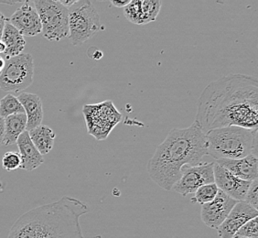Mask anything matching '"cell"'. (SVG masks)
I'll return each mask as SVG.
<instances>
[{"instance_id": "obj_1", "label": "cell", "mask_w": 258, "mask_h": 238, "mask_svg": "<svg viewBox=\"0 0 258 238\" xmlns=\"http://www.w3.org/2000/svg\"><path fill=\"white\" fill-rule=\"evenodd\" d=\"M194 123L205 134L230 126L257 129V79L233 74L210 83L199 98Z\"/></svg>"}, {"instance_id": "obj_2", "label": "cell", "mask_w": 258, "mask_h": 238, "mask_svg": "<svg viewBox=\"0 0 258 238\" xmlns=\"http://www.w3.org/2000/svg\"><path fill=\"white\" fill-rule=\"evenodd\" d=\"M207 153L205 133L196 123L186 129H174L158 146L148 164L150 178L170 192L179 181L184 166L201 163Z\"/></svg>"}, {"instance_id": "obj_3", "label": "cell", "mask_w": 258, "mask_h": 238, "mask_svg": "<svg viewBox=\"0 0 258 238\" xmlns=\"http://www.w3.org/2000/svg\"><path fill=\"white\" fill-rule=\"evenodd\" d=\"M88 212L85 203L63 196L22 214L8 238H84L80 218Z\"/></svg>"}, {"instance_id": "obj_4", "label": "cell", "mask_w": 258, "mask_h": 238, "mask_svg": "<svg viewBox=\"0 0 258 238\" xmlns=\"http://www.w3.org/2000/svg\"><path fill=\"white\" fill-rule=\"evenodd\" d=\"M205 139L207 153L216 160L257 156V129L230 126L209 131Z\"/></svg>"}, {"instance_id": "obj_5", "label": "cell", "mask_w": 258, "mask_h": 238, "mask_svg": "<svg viewBox=\"0 0 258 238\" xmlns=\"http://www.w3.org/2000/svg\"><path fill=\"white\" fill-rule=\"evenodd\" d=\"M104 30L98 11L89 0L76 1L69 9V40L81 46L97 32Z\"/></svg>"}, {"instance_id": "obj_6", "label": "cell", "mask_w": 258, "mask_h": 238, "mask_svg": "<svg viewBox=\"0 0 258 238\" xmlns=\"http://www.w3.org/2000/svg\"><path fill=\"white\" fill-rule=\"evenodd\" d=\"M35 9L41 22V33L47 40H58L69 35V10L54 0H36Z\"/></svg>"}, {"instance_id": "obj_7", "label": "cell", "mask_w": 258, "mask_h": 238, "mask_svg": "<svg viewBox=\"0 0 258 238\" xmlns=\"http://www.w3.org/2000/svg\"><path fill=\"white\" fill-rule=\"evenodd\" d=\"M34 64L30 53L6 60L5 66L0 74V89L5 92H20L30 87L33 82Z\"/></svg>"}, {"instance_id": "obj_8", "label": "cell", "mask_w": 258, "mask_h": 238, "mask_svg": "<svg viewBox=\"0 0 258 238\" xmlns=\"http://www.w3.org/2000/svg\"><path fill=\"white\" fill-rule=\"evenodd\" d=\"M83 113L88 133L98 140H104L122 119V114L114 107L112 101L100 104H86Z\"/></svg>"}, {"instance_id": "obj_9", "label": "cell", "mask_w": 258, "mask_h": 238, "mask_svg": "<svg viewBox=\"0 0 258 238\" xmlns=\"http://www.w3.org/2000/svg\"><path fill=\"white\" fill-rule=\"evenodd\" d=\"M214 162L184 166L180 178L172 190L185 197L188 194H194L203 185L214 184Z\"/></svg>"}, {"instance_id": "obj_10", "label": "cell", "mask_w": 258, "mask_h": 238, "mask_svg": "<svg viewBox=\"0 0 258 238\" xmlns=\"http://www.w3.org/2000/svg\"><path fill=\"white\" fill-rule=\"evenodd\" d=\"M237 203L219 190L216 197L212 202L202 205L201 217L203 222L210 228H218Z\"/></svg>"}, {"instance_id": "obj_11", "label": "cell", "mask_w": 258, "mask_h": 238, "mask_svg": "<svg viewBox=\"0 0 258 238\" xmlns=\"http://www.w3.org/2000/svg\"><path fill=\"white\" fill-rule=\"evenodd\" d=\"M214 184L219 190L236 202H243L251 182L236 177L217 162H214Z\"/></svg>"}, {"instance_id": "obj_12", "label": "cell", "mask_w": 258, "mask_h": 238, "mask_svg": "<svg viewBox=\"0 0 258 238\" xmlns=\"http://www.w3.org/2000/svg\"><path fill=\"white\" fill-rule=\"evenodd\" d=\"M258 211L244 202H238L233 206L228 216L217 230L220 238H233L235 233L250 220L257 217Z\"/></svg>"}, {"instance_id": "obj_13", "label": "cell", "mask_w": 258, "mask_h": 238, "mask_svg": "<svg viewBox=\"0 0 258 238\" xmlns=\"http://www.w3.org/2000/svg\"><path fill=\"white\" fill-rule=\"evenodd\" d=\"M11 25L15 27L22 36L33 37L41 33L40 17L30 1H25L23 5L16 10L9 20Z\"/></svg>"}, {"instance_id": "obj_14", "label": "cell", "mask_w": 258, "mask_h": 238, "mask_svg": "<svg viewBox=\"0 0 258 238\" xmlns=\"http://www.w3.org/2000/svg\"><path fill=\"white\" fill-rule=\"evenodd\" d=\"M216 162L243 181L253 182V180L257 178V156H254L253 154L243 159H221Z\"/></svg>"}, {"instance_id": "obj_15", "label": "cell", "mask_w": 258, "mask_h": 238, "mask_svg": "<svg viewBox=\"0 0 258 238\" xmlns=\"http://www.w3.org/2000/svg\"><path fill=\"white\" fill-rule=\"evenodd\" d=\"M16 143L18 145L21 159V169L26 171H31L43 164V156L35 148L28 131L20 135Z\"/></svg>"}, {"instance_id": "obj_16", "label": "cell", "mask_w": 258, "mask_h": 238, "mask_svg": "<svg viewBox=\"0 0 258 238\" xmlns=\"http://www.w3.org/2000/svg\"><path fill=\"white\" fill-rule=\"evenodd\" d=\"M18 99L22 104L27 116L26 131L30 132L40 127L43 119V107L40 97L37 94L22 93L18 96Z\"/></svg>"}, {"instance_id": "obj_17", "label": "cell", "mask_w": 258, "mask_h": 238, "mask_svg": "<svg viewBox=\"0 0 258 238\" xmlns=\"http://www.w3.org/2000/svg\"><path fill=\"white\" fill-rule=\"evenodd\" d=\"M1 40L5 44L6 50L3 54L7 60L21 54L25 49L26 40L24 36H22L15 27L8 21L1 36Z\"/></svg>"}, {"instance_id": "obj_18", "label": "cell", "mask_w": 258, "mask_h": 238, "mask_svg": "<svg viewBox=\"0 0 258 238\" xmlns=\"http://www.w3.org/2000/svg\"><path fill=\"white\" fill-rule=\"evenodd\" d=\"M29 134L35 148L42 156L49 153L53 148L55 133L48 126L40 125V127L30 130Z\"/></svg>"}, {"instance_id": "obj_19", "label": "cell", "mask_w": 258, "mask_h": 238, "mask_svg": "<svg viewBox=\"0 0 258 238\" xmlns=\"http://www.w3.org/2000/svg\"><path fill=\"white\" fill-rule=\"evenodd\" d=\"M27 116L25 114H12L5 118V138L3 145L16 143L20 135L26 131Z\"/></svg>"}, {"instance_id": "obj_20", "label": "cell", "mask_w": 258, "mask_h": 238, "mask_svg": "<svg viewBox=\"0 0 258 238\" xmlns=\"http://www.w3.org/2000/svg\"><path fill=\"white\" fill-rule=\"evenodd\" d=\"M25 114L22 104L18 97L13 94H8L0 100V116L5 119L12 114Z\"/></svg>"}, {"instance_id": "obj_21", "label": "cell", "mask_w": 258, "mask_h": 238, "mask_svg": "<svg viewBox=\"0 0 258 238\" xmlns=\"http://www.w3.org/2000/svg\"><path fill=\"white\" fill-rule=\"evenodd\" d=\"M219 189L216 184H209L201 186L200 188L194 193V198H191V203L204 205L212 202L218 194Z\"/></svg>"}, {"instance_id": "obj_22", "label": "cell", "mask_w": 258, "mask_h": 238, "mask_svg": "<svg viewBox=\"0 0 258 238\" xmlns=\"http://www.w3.org/2000/svg\"><path fill=\"white\" fill-rule=\"evenodd\" d=\"M160 9L161 1L159 0H141V10L145 24L157 20Z\"/></svg>"}, {"instance_id": "obj_23", "label": "cell", "mask_w": 258, "mask_h": 238, "mask_svg": "<svg viewBox=\"0 0 258 238\" xmlns=\"http://www.w3.org/2000/svg\"><path fill=\"white\" fill-rule=\"evenodd\" d=\"M124 14L125 18L132 23L145 25L144 18L141 10V0L130 1L128 5L124 8Z\"/></svg>"}, {"instance_id": "obj_24", "label": "cell", "mask_w": 258, "mask_h": 238, "mask_svg": "<svg viewBox=\"0 0 258 238\" xmlns=\"http://www.w3.org/2000/svg\"><path fill=\"white\" fill-rule=\"evenodd\" d=\"M258 218L252 219L247 223H244L241 228L235 233L233 238H257L258 237Z\"/></svg>"}, {"instance_id": "obj_25", "label": "cell", "mask_w": 258, "mask_h": 238, "mask_svg": "<svg viewBox=\"0 0 258 238\" xmlns=\"http://www.w3.org/2000/svg\"><path fill=\"white\" fill-rule=\"evenodd\" d=\"M2 166L8 171H12L21 168V159L19 152H15V151L6 152L2 159Z\"/></svg>"}, {"instance_id": "obj_26", "label": "cell", "mask_w": 258, "mask_h": 238, "mask_svg": "<svg viewBox=\"0 0 258 238\" xmlns=\"http://www.w3.org/2000/svg\"><path fill=\"white\" fill-rule=\"evenodd\" d=\"M244 203L249 204L251 207L257 210L258 207V180H253L251 182L248 191L243 200Z\"/></svg>"}, {"instance_id": "obj_27", "label": "cell", "mask_w": 258, "mask_h": 238, "mask_svg": "<svg viewBox=\"0 0 258 238\" xmlns=\"http://www.w3.org/2000/svg\"><path fill=\"white\" fill-rule=\"evenodd\" d=\"M5 138V119L0 116V146L4 143Z\"/></svg>"}, {"instance_id": "obj_28", "label": "cell", "mask_w": 258, "mask_h": 238, "mask_svg": "<svg viewBox=\"0 0 258 238\" xmlns=\"http://www.w3.org/2000/svg\"><path fill=\"white\" fill-rule=\"evenodd\" d=\"M9 21V20L6 18L4 14L2 12H0V40H1V36L3 33V30L5 28L6 23Z\"/></svg>"}, {"instance_id": "obj_29", "label": "cell", "mask_w": 258, "mask_h": 238, "mask_svg": "<svg viewBox=\"0 0 258 238\" xmlns=\"http://www.w3.org/2000/svg\"><path fill=\"white\" fill-rule=\"evenodd\" d=\"M131 0H124V1H115V0H112L111 4L114 5L116 8H125L126 6L128 5Z\"/></svg>"}, {"instance_id": "obj_30", "label": "cell", "mask_w": 258, "mask_h": 238, "mask_svg": "<svg viewBox=\"0 0 258 238\" xmlns=\"http://www.w3.org/2000/svg\"><path fill=\"white\" fill-rule=\"evenodd\" d=\"M61 5L65 7V8H67L68 10H69L70 8L72 7V6L75 4V2H76V0H60L59 1Z\"/></svg>"}, {"instance_id": "obj_31", "label": "cell", "mask_w": 258, "mask_h": 238, "mask_svg": "<svg viewBox=\"0 0 258 238\" xmlns=\"http://www.w3.org/2000/svg\"><path fill=\"white\" fill-rule=\"evenodd\" d=\"M103 57V53L100 51V50H95V53L93 58L95 60H100Z\"/></svg>"}, {"instance_id": "obj_32", "label": "cell", "mask_w": 258, "mask_h": 238, "mask_svg": "<svg viewBox=\"0 0 258 238\" xmlns=\"http://www.w3.org/2000/svg\"><path fill=\"white\" fill-rule=\"evenodd\" d=\"M24 2H25V1H13V2H10V1L1 2V1H0L1 4H9V5H15V4H18V3H24Z\"/></svg>"}, {"instance_id": "obj_33", "label": "cell", "mask_w": 258, "mask_h": 238, "mask_svg": "<svg viewBox=\"0 0 258 238\" xmlns=\"http://www.w3.org/2000/svg\"><path fill=\"white\" fill-rule=\"evenodd\" d=\"M4 66H5V60L0 56V74L2 73V71L4 69Z\"/></svg>"}, {"instance_id": "obj_34", "label": "cell", "mask_w": 258, "mask_h": 238, "mask_svg": "<svg viewBox=\"0 0 258 238\" xmlns=\"http://www.w3.org/2000/svg\"><path fill=\"white\" fill-rule=\"evenodd\" d=\"M6 50V46L3 42H2V40H0V54L1 53H4Z\"/></svg>"}, {"instance_id": "obj_35", "label": "cell", "mask_w": 258, "mask_h": 238, "mask_svg": "<svg viewBox=\"0 0 258 238\" xmlns=\"http://www.w3.org/2000/svg\"><path fill=\"white\" fill-rule=\"evenodd\" d=\"M241 238H244V237H241Z\"/></svg>"}]
</instances>
